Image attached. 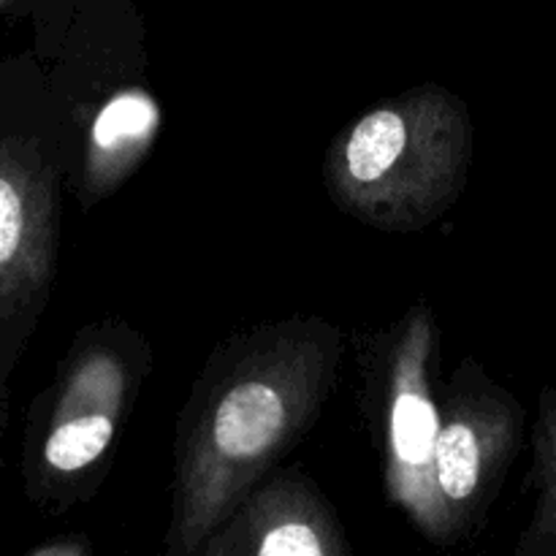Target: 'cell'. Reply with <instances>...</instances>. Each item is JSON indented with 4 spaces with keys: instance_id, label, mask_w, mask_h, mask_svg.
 Segmentation results:
<instances>
[{
    "instance_id": "cell-1",
    "label": "cell",
    "mask_w": 556,
    "mask_h": 556,
    "mask_svg": "<svg viewBox=\"0 0 556 556\" xmlns=\"http://www.w3.org/2000/svg\"><path fill=\"white\" fill-rule=\"evenodd\" d=\"M340 326L291 315L228 337L177 418L166 556H201L212 532L315 427L342 362Z\"/></svg>"
},
{
    "instance_id": "cell-2",
    "label": "cell",
    "mask_w": 556,
    "mask_h": 556,
    "mask_svg": "<svg viewBox=\"0 0 556 556\" xmlns=\"http://www.w3.org/2000/svg\"><path fill=\"white\" fill-rule=\"evenodd\" d=\"M476 128L467 103L438 81L383 98L331 141L329 199L386 233H418L459 201L470 177Z\"/></svg>"
},
{
    "instance_id": "cell-3",
    "label": "cell",
    "mask_w": 556,
    "mask_h": 556,
    "mask_svg": "<svg viewBox=\"0 0 556 556\" xmlns=\"http://www.w3.org/2000/svg\"><path fill=\"white\" fill-rule=\"evenodd\" d=\"M47 76L81 210L112 195L150 155L161 106L147 81L144 27L130 0L79 16Z\"/></svg>"
},
{
    "instance_id": "cell-4",
    "label": "cell",
    "mask_w": 556,
    "mask_h": 556,
    "mask_svg": "<svg viewBox=\"0 0 556 556\" xmlns=\"http://www.w3.org/2000/svg\"><path fill=\"white\" fill-rule=\"evenodd\" d=\"M152 372V345L119 318L85 326L27 418L22 478L38 508L63 514L96 494Z\"/></svg>"
},
{
    "instance_id": "cell-5",
    "label": "cell",
    "mask_w": 556,
    "mask_h": 556,
    "mask_svg": "<svg viewBox=\"0 0 556 556\" xmlns=\"http://www.w3.org/2000/svg\"><path fill=\"white\" fill-rule=\"evenodd\" d=\"M68 155L47 76L0 68V358L14 369L49 302Z\"/></svg>"
},
{
    "instance_id": "cell-6",
    "label": "cell",
    "mask_w": 556,
    "mask_h": 556,
    "mask_svg": "<svg viewBox=\"0 0 556 556\" xmlns=\"http://www.w3.org/2000/svg\"><path fill=\"white\" fill-rule=\"evenodd\" d=\"M440 326L427 302L396 320L383 372V483L386 497L424 541L451 546L434 492L432 462L440 432Z\"/></svg>"
},
{
    "instance_id": "cell-7",
    "label": "cell",
    "mask_w": 556,
    "mask_h": 556,
    "mask_svg": "<svg viewBox=\"0 0 556 556\" xmlns=\"http://www.w3.org/2000/svg\"><path fill=\"white\" fill-rule=\"evenodd\" d=\"M525 440V407L483 369L462 358L440 389L432 478L451 546L478 530Z\"/></svg>"
},
{
    "instance_id": "cell-8",
    "label": "cell",
    "mask_w": 556,
    "mask_h": 556,
    "mask_svg": "<svg viewBox=\"0 0 556 556\" xmlns=\"http://www.w3.org/2000/svg\"><path fill=\"white\" fill-rule=\"evenodd\" d=\"M345 527L318 483L271 470L226 516L201 556H351Z\"/></svg>"
},
{
    "instance_id": "cell-9",
    "label": "cell",
    "mask_w": 556,
    "mask_h": 556,
    "mask_svg": "<svg viewBox=\"0 0 556 556\" xmlns=\"http://www.w3.org/2000/svg\"><path fill=\"white\" fill-rule=\"evenodd\" d=\"M530 481L535 508L516 543V556H556V380L543 391L532 427Z\"/></svg>"
},
{
    "instance_id": "cell-10",
    "label": "cell",
    "mask_w": 556,
    "mask_h": 556,
    "mask_svg": "<svg viewBox=\"0 0 556 556\" xmlns=\"http://www.w3.org/2000/svg\"><path fill=\"white\" fill-rule=\"evenodd\" d=\"M90 543L81 541V538H68L65 543H47V546H38L33 548V556H54V554H65V556H81V554H90Z\"/></svg>"
},
{
    "instance_id": "cell-11",
    "label": "cell",
    "mask_w": 556,
    "mask_h": 556,
    "mask_svg": "<svg viewBox=\"0 0 556 556\" xmlns=\"http://www.w3.org/2000/svg\"><path fill=\"white\" fill-rule=\"evenodd\" d=\"M5 378H9V372H5L3 358H0V432H3V386H5Z\"/></svg>"
},
{
    "instance_id": "cell-12",
    "label": "cell",
    "mask_w": 556,
    "mask_h": 556,
    "mask_svg": "<svg viewBox=\"0 0 556 556\" xmlns=\"http://www.w3.org/2000/svg\"><path fill=\"white\" fill-rule=\"evenodd\" d=\"M5 3H11V0H0V5H5Z\"/></svg>"
}]
</instances>
